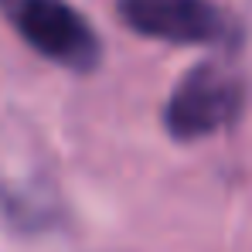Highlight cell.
Instances as JSON below:
<instances>
[{"mask_svg":"<svg viewBox=\"0 0 252 252\" xmlns=\"http://www.w3.org/2000/svg\"><path fill=\"white\" fill-rule=\"evenodd\" d=\"M0 14L41 58L72 72H89L102 58L92 24L68 0H0Z\"/></svg>","mask_w":252,"mask_h":252,"instance_id":"6da1fadb","label":"cell"},{"mask_svg":"<svg viewBox=\"0 0 252 252\" xmlns=\"http://www.w3.org/2000/svg\"><path fill=\"white\" fill-rule=\"evenodd\" d=\"M246 106V82L225 68L205 62L191 68L164 106V126L174 140H201L242 116Z\"/></svg>","mask_w":252,"mask_h":252,"instance_id":"7a4b0ae2","label":"cell"},{"mask_svg":"<svg viewBox=\"0 0 252 252\" xmlns=\"http://www.w3.org/2000/svg\"><path fill=\"white\" fill-rule=\"evenodd\" d=\"M126 28L170 44H225L235 38L232 21L211 0H116Z\"/></svg>","mask_w":252,"mask_h":252,"instance_id":"3957f363","label":"cell"}]
</instances>
